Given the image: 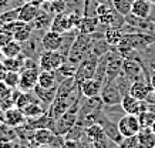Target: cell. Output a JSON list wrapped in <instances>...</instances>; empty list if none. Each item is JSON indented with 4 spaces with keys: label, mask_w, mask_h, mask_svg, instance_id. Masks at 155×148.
<instances>
[{
    "label": "cell",
    "mask_w": 155,
    "mask_h": 148,
    "mask_svg": "<svg viewBox=\"0 0 155 148\" xmlns=\"http://www.w3.org/2000/svg\"><path fill=\"white\" fill-rule=\"evenodd\" d=\"M155 43V36L144 31H135V33H124L121 41L117 48H134L138 51L145 50Z\"/></svg>",
    "instance_id": "6da1fadb"
},
{
    "label": "cell",
    "mask_w": 155,
    "mask_h": 148,
    "mask_svg": "<svg viewBox=\"0 0 155 148\" xmlns=\"http://www.w3.org/2000/svg\"><path fill=\"white\" fill-rule=\"evenodd\" d=\"M90 43H91V36L90 34L78 33V36L75 37L74 43L70 48L68 56H67V63H70L71 66H74L77 68V66L88 56Z\"/></svg>",
    "instance_id": "7a4b0ae2"
},
{
    "label": "cell",
    "mask_w": 155,
    "mask_h": 148,
    "mask_svg": "<svg viewBox=\"0 0 155 148\" xmlns=\"http://www.w3.org/2000/svg\"><path fill=\"white\" fill-rule=\"evenodd\" d=\"M83 98V97H81ZM81 98L78 101H75L74 104L71 105L70 108L61 115L60 118L56 121L54 125V134L56 135H61L64 137L68 131H70L75 124H77V118H78V110H80V104H81Z\"/></svg>",
    "instance_id": "3957f363"
},
{
    "label": "cell",
    "mask_w": 155,
    "mask_h": 148,
    "mask_svg": "<svg viewBox=\"0 0 155 148\" xmlns=\"http://www.w3.org/2000/svg\"><path fill=\"white\" fill-rule=\"evenodd\" d=\"M122 63H124V57L120 53L117 47H111V50L108 51V63H107V77H105V83L114 81L122 71Z\"/></svg>",
    "instance_id": "277c9868"
},
{
    "label": "cell",
    "mask_w": 155,
    "mask_h": 148,
    "mask_svg": "<svg viewBox=\"0 0 155 148\" xmlns=\"http://www.w3.org/2000/svg\"><path fill=\"white\" fill-rule=\"evenodd\" d=\"M97 63H98V57H95L93 54H88V56L77 66V68H75V74H74L75 81L80 84V83H83L84 80L94 78Z\"/></svg>",
    "instance_id": "5b68a950"
},
{
    "label": "cell",
    "mask_w": 155,
    "mask_h": 148,
    "mask_svg": "<svg viewBox=\"0 0 155 148\" xmlns=\"http://www.w3.org/2000/svg\"><path fill=\"white\" fill-rule=\"evenodd\" d=\"M37 61H38V66H40V70L56 71L67 60L63 57V54L60 51H43Z\"/></svg>",
    "instance_id": "8992f818"
},
{
    "label": "cell",
    "mask_w": 155,
    "mask_h": 148,
    "mask_svg": "<svg viewBox=\"0 0 155 148\" xmlns=\"http://www.w3.org/2000/svg\"><path fill=\"white\" fill-rule=\"evenodd\" d=\"M117 124H118V130H120V133L122 134L124 138L134 137L142 128L141 121L138 118V115H132V114H125Z\"/></svg>",
    "instance_id": "52a82bcc"
},
{
    "label": "cell",
    "mask_w": 155,
    "mask_h": 148,
    "mask_svg": "<svg viewBox=\"0 0 155 148\" xmlns=\"http://www.w3.org/2000/svg\"><path fill=\"white\" fill-rule=\"evenodd\" d=\"M100 97H101V101H103L104 105L120 104L122 100V96H121V93H120V90H118L115 81H110V83L103 84Z\"/></svg>",
    "instance_id": "ba28073f"
},
{
    "label": "cell",
    "mask_w": 155,
    "mask_h": 148,
    "mask_svg": "<svg viewBox=\"0 0 155 148\" xmlns=\"http://www.w3.org/2000/svg\"><path fill=\"white\" fill-rule=\"evenodd\" d=\"M98 124H101L104 133H105V135H107V138L110 140V141H113V143L117 144V145H120V144L124 141V137H122V134L120 133V130H118L117 123L108 120L104 114H101L98 118Z\"/></svg>",
    "instance_id": "9c48e42d"
},
{
    "label": "cell",
    "mask_w": 155,
    "mask_h": 148,
    "mask_svg": "<svg viewBox=\"0 0 155 148\" xmlns=\"http://www.w3.org/2000/svg\"><path fill=\"white\" fill-rule=\"evenodd\" d=\"M38 73L40 68H24L20 73L19 88L21 91H33L38 83Z\"/></svg>",
    "instance_id": "30bf717a"
},
{
    "label": "cell",
    "mask_w": 155,
    "mask_h": 148,
    "mask_svg": "<svg viewBox=\"0 0 155 148\" xmlns=\"http://www.w3.org/2000/svg\"><path fill=\"white\" fill-rule=\"evenodd\" d=\"M121 107L124 108L125 114H132V115H140L142 111H147V101L145 100H137L135 97H132L131 94L122 97L121 100Z\"/></svg>",
    "instance_id": "8fae6325"
},
{
    "label": "cell",
    "mask_w": 155,
    "mask_h": 148,
    "mask_svg": "<svg viewBox=\"0 0 155 148\" xmlns=\"http://www.w3.org/2000/svg\"><path fill=\"white\" fill-rule=\"evenodd\" d=\"M41 46L44 51H60L63 46V34L47 30L41 36Z\"/></svg>",
    "instance_id": "7c38bea8"
},
{
    "label": "cell",
    "mask_w": 155,
    "mask_h": 148,
    "mask_svg": "<svg viewBox=\"0 0 155 148\" xmlns=\"http://www.w3.org/2000/svg\"><path fill=\"white\" fill-rule=\"evenodd\" d=\"M56 134L54 131L48 128H40V130H34L31 133V138H30V145L31 147H40V145H50L51 147L53 141L56 140Z\"/></svg>",
    "instance_id": "4fadbf2b"
},
{
    "label": "cell",
    "mask_w": 155,
    "mask_h": 148,
    "mask_svg": "<svg viewBox=\"0 0 155 148\" xmlns=\"http://www.w3.org/2000/svg\"><path fill=\"white\" fill-rule=\"evenodd\" d=\"M2 120H3L5 125H7V127H21L27 121L23 110H20L17 107H13V108L5 111Z\"/></svg>",
    "instance_id": "5bb4252c"
},
{
    "label": "cell",
    "mask_w": 155,
    "mask_h": 148,
    "mask_svg": "<svg viewBox=\"0 0 155 148\" xmlns=\"http://www.w3.org/2000/svg\"><path fill=\"white\" fill-rule=\"evenodd\" d=\"M73 29H74V27L71 26L67 13H58V15L53 16V21H51V26H50V30L64 34V33H67V31H70V30H73Z\"/></svg>",
    "instance_id": "9a60e30c"
},
{
    "label": "cell",
    "mask_w": 155,
    "mask_h": 148,
    "mask_svg": "<svg viewBox=\"0 0 155 148\" xmlns=\"http://www.w3.org/2000/svg\"><path fill=\"white\" fill-rule=\"evenodd\" d=\"M47 110H48V105H46L38 98H34L31 103H28L23 108V113L26 115V118L28 120V118H37V117L43 115L44 113H47Z\"/></svg>",
    "instance_id": "2e32d148"
},
{
    "label": "cell",
    "mask_w": 155,
    "mask_h": 148,
    "mask_svg": "<svg viewBox=\"0 0 155 148\" xmlns=\"http://www.w3.org/2000/svg\"><path fill=\"white\" fill-rule=\"evenodd\" d=\"M78 86H80V91L83 97H97L101 93L103 83H100L95 78H88V80H84L83 83H80Z\"/></svg>",
    "instance_id": "e0dca14e"
},
{
    "label": "cell",
    "mask_w": 155,
    "mask_h": 148,
    "mask_svg": "<svg viewBox=\"0 0 155 148\" xmlns=\"http://www.w3.org/2000/svg\"><path fill=\"white\" fill-rule=\"evenodd\" d=\"M51 21H53V15H50L46 10L40 9L37 17H36V20H34L31 24H33L34 31H40V33L44 34L47 30H50Z\"/></svg>",
    "instance_id": "ac0fdd59"
},
{
    "label": "cell",
    "mask_w": 155,
    "mask_h": 148,
    "mask_svg": "<svg viewBox=\"0 0 155 148\" xmlns=\"http://www.w3.org/2000/svg\"><path fill=\"white\" fill-rule=\"evenodd\" d=\"M40 12V6H36L33 3H24L19 7V20L24 23H33Z\"/></svg>",
    "instance_id": "d6986e66"
},
{
    "label": "cell",
    "mask_w": 155,
    "mask_h": 148,
    "mask_svg": "<svg viewBox=\"0 0 155 148\" xmlns=\"http://www.w3.org/2000/svg\"><path fill=\"white\" fill-rule=\"evenodd\" d=\"M154 90L152 86H151L148 81H144V80H140V81H134L131 86V90H130V94L132 97H135L137 100H145L148 94Z\"/></svg>",
    "instance_id": "ffe728a7"
},
{
    "label": "cell",
    "mask_w": 155,
    "mask_h": 148,
    "mask_svg": "<svg viewBox=\"0 0 155 148\" xmlns=\"http://www.w3.org/2000/svg\"><path fill=\"white\" fill-rule=\"evenodd\" d=\"M111 50V46L107 43L105 38H91V43H90V50L88 54H93L95 57H101L104 54H107Z\"/></svg>",
    "instance_id": "44dd1931"
},
{
    "label": "cell",
    "mask_w": 155,
    "mask_h": 148,
    "mask_svg": "<svg viewBox=\"0 0 155 148\" xmlns=\"http://www.w3.org/2000/svg\"><path fill=\"white\" fill-rule=\"evenodd\" d=\"M37 84L40 87H43V88H56V87H58V80H57L56 71L40 70Z\"/></svg>",
    "instance_id": "7402d4cb"
},
{
    "label": "cell",
    "mask_w": 155,
    "mask_h": 148,
    "mask_svg": "<svg viewBox=\"0 0 155 148\" xmlns=\"http://www.w3.org/2000/svg\"><path fill=\"white\" fill-rule=\"evenodd\" d=\"M152 9V3H150L148 0H132V7L131 13L134 16L142 17V19H148Z\"/></svg>",
    "instance_id": "603a6c76"
},
{
    "label": "cell",
    "mask_w": 155,
    "mask_h": 148,
    "mask_svg": "<svg viewBox=\"0 0 155 148\" xmlns=\"http://www.w3.org/2000/svg\"><path fill=\"white\" fill-rule=\"evenodd\" d=\"M26 54L23 53H20L19 56H16V57H6L3 60V64L6 66V68L9 70V71H19L21 73V70L24 68V64H26Z\"/></svg>",
    "instance_id": "cb8c5ba5"
},
{
    "label": "cell",
    "mask_w": 155,
    "mask_h": 148,
    "mask_svg": "<svg viewBox=\"0 0 155 148\" xmlns=\"http://www.w3.org/2000/svg\"><path fill=\"white\" fill-rule=\"evenodd\" d=\"M100 27L98 17H93V16H84L81 20V24L78 26V31L83 34H93L95 33Z\"/></svg>",
    "instance_id": "d4e9b609"
},
{
    "label": "cell",
    "mask_w": 155,
    "mask_h": 148,
    "mask_svg": "<svg viewBox=\"0 0 155 148\" xmlns=\"http://www.w3.org/2000/svg\"><path fill=\"white\" fill-rule=\"evenodd\" d=\"M33 93L36 94V97H37L38 100L43 101L46 105H48V107H50V104H51L53 101H54V98H56L57 87H56V88H43V87H40L37 84V86L34 87Z\"/></svg>",
    "instance_id": "484cf974"
},
{
    "label": "cell",
    "mask_w": 155,
    "mask_h": 148,
    "mask_svg": "<svg viewBox=\"0 0 155 148\" xmlns=\"http://www.w3.org/2000/svg\"><path fill=\"white\" fill-rule=\"evenodd\" d=\"M138 141L142 148H154L155 147V134L152 133L151 127H142L140 133L137 134Z\"/></svg>",
    "instance_id": "4316f807"
},
{
    "label": "cell",
    "mask_w": 155,
    "mask_h": 148,
    "mask_svg": "<svg viewBox=\"0 0 155 148\" xmlns=\"http://www.w3.org/2000/svg\"><path fill=\"white\" fill-rule=\"evenodd\" d=\"M103 114L107 117L108 120H111L114 123H118L120 120L125 115V111L121 107V104L115 105H104L103 107Z\"/></svg>",
    "instance_id": "83f0119b"
},
{
    "label": "cell",
    "mask_w": 155,
    "mask_h": 148,
    "mask_svg": "<svg viewBox=\"0 0 155 148\" xmlns=\"http://www.w3.org/2000/svg\"><path fill=\"white\" fill-rule=\"evenodd\" d=\"M122 36H124V31L121 29H115V27H107L104 31V38L107 40V43L111 47H118Z\"/></svg>",
    "instance_id": "f1b7e54d"
},
{
    "label": "cell",
    "mask_w": 155,
    "mask_h": 148,
    "mask_svg": "<svg viewBox=\"0 0 155 148\" xmlns=\"http://www.w3.org/2000/svg\"><path fill=\"white\" fill-rule=\"evenodd\" d=\"M33 33H34L33 24L31 23H23L19 29L13 33V36H14V40H17V41H20V43H24V41H27L28 38L33 36Z\"/></svg>",
    "instance_id": "f546056e"
},
{
    "label": "cell",
    "mask_w": 155,
    "mask_h": 148,
    "mask_svg": "<svg viewBox=\"0 0 155 148\" xmlns=\"http://www.w3.org/2000/svg\"><path fill=\"white\" fill-rule=\"evenodd\" d=\"M85 137H87L91 143H94V141H98V140L105 138L107 135H105V133H104V130H103V127H101V124L95 123V124L90 125V127H87V128H85Z\"/></svg>",
    "instance_id": "4dcf8cb0"
},
{
    "label": "cell",
    "mask_w": 155,
    "mask_h": 148,
    "mask_svg": "<svg viewBox=\"0 0 155 148\" xmlns=\"http://www.w3.org/2000/svg\"><path fill=\"white\" fill-rule=\"evenodd\" d=\"M107 63H108V53L98 57V63H97V68H95V74H94L95 80H98L103 84L105 81V77H107Z\"/></svg>",
    "instance_id": "1f68e13d"
},
{
    "label": "cell",
    "mask_w": 155,
    "mask_h": 148,
    "mask_svg": "<svg viewBox=\"0 0 155 148\" xmlns=\"http://www.w3.org/2000/svg\"><path fill=\"white\" fill-rule=\"evenodd\" d=\"M2 51L5 54V57H16L20 53H23V43L13 40L9 44H6L5 47H2Z\"/></svg>",
    "instance_id": "d6a6232c"
},
{
    "label": "cell",
    "mask_w": 155,
    "mask_h": 148,
    "mask_svg": "<svg viewBox=\"0 0 155 148\" xmlns=\"http://www.w3.org/2000/svg\"><path fill=\"white\" fill-rule=\"evenodd\" d=\"M115 81V84H117V87H118V90H120V93H121V96L124 97V96H127V94H130V90H131V86H132V80H130L124 73L121 71V74L114 80Z\"/></svg>",
    "instance_id": "836d02e7"
},
{
    "label": "cell",
    "mask_w": 155,
    "mask_h": 148,
    "mask_svg": "<svg viewBox=\"0 0 155 148\" xmlns=\"http://www.w3.org/2000/svg\"><path fill=\"white\" fill-rule=\"evenodd\" d=\"M111 5H113V9L124 17L131 13L132 0H111Z\"/></svg>",
    "instance_id": "e575fe53"
},
{
    "label": "cell",
    "mask_w": 155,
    "mask_h": 148,
    "mask_svg": "<svg viewBox=\"0 0 155 148\" xmlns=\"http://www.w3.org/2000/svg\"><path fill=\"white\" fill-rule=\"evenodd\" d=\"M84 135H85V127H83V125H80V124H75L74 127L64 135V138L66 140H74V141L78 143Z\"/></svg>",
    "instance_id": "d590c367"
},
{
    "label": "cell",
    "mask_w": 155,
    "mask_h": 148,
    "mask_svg": "<svg viewBox=\"0 0 155 148\" xmlns=\"http://www.w3.org/2000/svg\"><path fill=\"white\" fill-rule=\"evenodd\" d=\"M7 87H10L12 90L14 88H19V84H20V73L19 71H9L7 73V76L6 78L3 80Z\"/></svg>",
    "instance_id": "8d00e7d4"
},
{
    "label": "cell",
    "mask_w": 155,
    "mask_h": 148,
    "mask_svg": "<svg viewBox=\"0 0 155 148\" xmlns=\"http://www.w3.org/2000/svg\"><path fill=\"white\" fill-rule=\"evenodd\" d=\"M0 20L5 24L19 20V7H13V9H9L3 13H0Z\"/></svg>",
    "instance_id": "74e56055"
},
{
    "label": "cell",
    "mask_w": 155,
    "mask_h": 148,
    "mask_svg": "<svg viewBox=\"0 0 155 148\" xmlns=\"http://www.w3.org/2000/svg\"><path fill=\"white\" fill-rule=\"evenodd\" d=\"M50 13L53 16L58 13H67V2L64 0H53L50 2Z\"/></svg>",
    "instance_id": "f35d334b"
},
{
    "label": "cell",
    "mask_w": 155,
    "mask_h": 148,
    "mask_svg": "<svg viewBox=\"0 0 155 148\" xmlns=\"http://www.w3.org/2000/svg\"><path fill=\"white\" fill-rule=\"evenodd\" d=\"M138 118L141 121V125L142 127H151L152 123L155 121V114L150 113V111H142L141 114L138 115Z\"/></svg>",
    "instance_id": "ab89813d"
},
{
    "label": "cell",
    "mask_w": 155,
    "mask_h": 148,
    "mask_svg": "<svg viewBox=\"0 0 155 148\" xmlns=\"http://www.w3.org/2000/svg\"><path fill=\"white\" fill-rule=\"evenodd\" d=\"M120 147H122V148H142L141 144H140V141H138V137H137V135L124 138V141L120 144Z\"/></svg>",
    "instance_id": "60d3db41"
},
{
    "label": "cell",
    "mask_w": 155,
    "mask_h": 148,
    "mask_svg": "<svg viewBox=\"0 0 155 148\" xmlns=\"http://www.w3.org/2000/svg\"><path fill=\"white\" fill-rule=\"evenodd\" d=\"M14 40V36L13 33H10L7 30H0V48L5 47L6 44H9L10 41H13Z\"/></svg>",
    "instance_id": "b9f144b4"
},
{
    "label": "cell",
    "mask_w": 155,
    "mask_h": 148,
    "mask_svg": "<svg viewBox=\"0 0 155 148\" xmlns=\"http://www.w3.org/2000/svg\"><path fill=\"white\" fill-rule=\"evenodd\" d=\"M9 97H12V88L6 86L3 81H0V100L9 98Z\"/></svg>",
    "instance_id": "7bdbcfd3"
},
{
    "label": "cell",
    "mask_w": 155,
    "mask_h": 148,
    "mask_svg": "<svg viewBox=\"0 0 155 148\" xmlns=\"http://www.w3.org/2000/svg\"><path fill=\"white\" fill-rule=\"evenodd\" d=\"M13 0H0V13H3L9 9H13Z\"/></svg>",
    "instance_id": "ee69618b"
},
{
    "label": "cell",
    "mask_w": 155,
    "mask_h": 148,
    "mask_svg": "<svg viewBox=\"0 0 155 148\" xmlns=\"http://www.w3.org/2000/svg\"><path fill=\"white\" fill-rule=\"evenodd\" d=\"M61 148H80V145H78V143L74 141V140H66L64 138V141H63V144H61Z\"/></svg>",
    "instance_id": "f6af8a7d"
},
{
    "label": "cell",
    "mask_w": 155,
    "mask_h": 148,
    "mask_svg": "<svg viewBox=\"0 0 155 148\" xmlns=\"http://www.w3.org/2000/svg\"><path fill=\"white\" fill-rule=\"evenodd\" d=\"M7 73H9V70L6 68V66L3 64V63H0V81L5 80L6 76H7Z\"/></svg>",
    "instance_id": "bcb514c9"
},
{
    "label": "cell",
    "mask_w": 155,
    "mask_h": 148,
    "mask_svg": "<svg viewBox=\"0 0 155 148\" xmlns=\"http://www.w3.org/2000/svg\"><path fill=\"white\" fill-rule=\"evenodd\" d=\"M151 23L155 24V5H152V9H151V13H150V17H148Z\"/></svg>",
    "instance_id": "7dc6e473"
},
{
    "label": "cell",
    "mask_w": 155,
    "mask_h": 148,
    "mask_svg": "<svg viewBox=\"0 0 155 148\" xmlns=\"http://www.w3.org/2000/svg\"><path fill=\"white\" fill-rule=\"evenodd\" d=\"M24 3H33V5H36V6H41V3H43V0H23Z\"/></svg>",
    "instance_id": "c3c4849f"
},
{
    "label": "cell",
    "mask_w": 155,
    "mask_h": 148,
    "mask_svg": "<svg viewBox=\"0 0 155 148\" xmlns=\"http://www.w3.org/2000/svg\"><path fill=\"white\" fill-rule=\"evenodd\" d=\"M150 83H151V86H152V88H155V73H152V74H151Z\"/></svg>",
    "instance_id": "681fc988"
},
{
    "label": "cell",
    "mask_w": 155,
    "mask_h": 148,
    "mask_svg": "<svg viewBox=\"0 0 155 148\" xmlns=\"http://www.w3.org/2000/svg\"><path fill=\"white\" fill-rule=\"evenodd\" d=\"M5 54H3V51H2V48H0V63H3V60H5Z\"/></svg>",
    "instance_id": "f907efd6"
},
{
    "label": "cell",
    "mask_w": 155,
    "mask_h": 148,
    "mask_svg": "<svg viewBox=\"0 0 155 148\" xmlns=\"http://www.w3.org/2000/svg\"><path fill=\"white\" fill-rule=\"evenodd\" d=\"M151 130H152V133L155 134V121H154V123H152V125H151Z\"/></svg>",
    "instance_id": "816d5d0a"
},
{
    "label": "cell",
    "mask_w": 155,
    "mask_h": 148,
    "mask_svg": "<svg viewBox=\"0 0 155 148\" xmlns=\"http://www.w3.org/2000/svg\"><path fill=\"white\" fill-rule=\"evenodd\" d=\"M3 27H5V23H3V21L0 20V30H3Z\"/></svg>",
    "instance_id": "f5cc1de1"
},
{
    "label": "cell",
    "mask_w": 155,
    "mask_h": 148,
    "mask_svg": "<svg viewBox=\"0 0 155 148\" xmlns=\"http://www.w3.org/2000/svg\"><path fill=\"white\" fill-rule=\"evenodd\" d=\"M37 148H51L50 145H40V147H37Z\"/></svg>",
    "instance_id": "db71d44e"
},
{
    "label": "cell",
    "mask_w": 155,
    "mask_h": 148,
    "mask_svg": "<svg viewBox=\"0 0 155 148\" xmlns=\"http://www.w3.org/2000/svg\"><path fill=\"white\" fill-rule=\"evenodd\" d=\"M150 3H152V5H155V0H148Z\"/></svg>",
    "instance_id": "11a10c76"
},
{
    "label": "cell",
    "mask_w": 155,
    "mask_h": 148,
    "mask_svg": "<svg viewBox=\"0 0 155 148\" xmlns=\"http://www.w3.org/2000/svg\"><path fill=\"white\" fill-rule=\"evenodd\" d=\"M24 148H33V147H31V145H28V147H24Z\"/></svg>",
    "instance_id": "9f6ffc18"
},
{
    "label": "cell",
    "mask_w": 155,
    "mask_h": 148,
    "mask_svg": "<svg viewBox=\"0 0 155 148\" xmlns=\"http://www.w3.org/2000/svg\"><path fill=\"white\" fill-rule=\"evenodd\" d=\"M43 2H53V0H43Z\"/></svg>",
    "instance_id": "6f0895ef"
},
{
    "label": "cell",
    "mask_w": 155,
    "mask_h": 148,
    "mask_svg": "<svg viewBox=\"0 0 155 148\" xmlns=\"http://www.w3.org/2000/svg\"><path fill=\"white\" fill-rule=\"evenodd\" d=\"M117 148H122V147H120V145H117Z\"/></svg>",
    "instance_id": "680465c9"
},
{
    "label": "cell",
    "mask_w": 155,
    "mask_h": 148,
    "mask_svg": "<svg viewBox=\"0 0 155 148\" xmlns=\"http://www.w3.org/2000/svg\"><path fill=\"white\" fill-rule=\"evenodd\" d=\"M154 94H155V88H154Z\"/></svg>",
    "instance_id": "91938a15"
},
{
    "label": "cell",
    "mask_w": 155,
    "mask_h": 148,
    "mask_svg": "<svg viewBox=\"0 0 155 148\" xmlns=\"http://www.w3.org/2000/svg\"><path fill=\"white\" fill-rule=\"evenodd\" d=\"M154 46H155V43H154Z\"/></svg>",
    "instance_id": "94428289"
},
{
    "label": "cell",
    "mask_w": 155,
    "mask_h": 148,
    "mask_svg": "<svg viewBox=\"0 0 155 148\" xmlns=\"http://www.w3.org/2000/svg\"><path fill=\"white\" fill-rule=\"evenodd\" d=\"M110 2H111V0H110Z\"/></svg>",
    "instance_id": "6125c7cd"
},
{
    "label": "cell",
    "mask_w": 155,
    "mask_h": 148,
    "mask_svg": "<svg viewBox=\"0 0 155 148\" xmlns=\"http://www.w3.org/2000/svg\"><path fill=\"white\" fill-rule=\"evenodd\" d=\"M154 148H155V147H154Z\"/></svg>",
    "instance_id": "be15d7a7"
}]
</instances>
